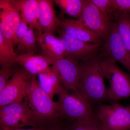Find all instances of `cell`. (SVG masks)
I'll return each instance as SVG.
<instances>
[{
	"label": "cell",
	"mask_w": 130,
	"mask_h": 130,
	"mask_svg": "<svg viewBox=\"0 0 130 130\" xmlns=\"http://www.w3.org/2000/svg\"><path fill=\"white\" fill-rule=\"evenodd\" d=\"M48 58L52 61V66L58 71L62 85L69 91L79 93L78 88L80 75L79 62L68 57Z\"/></svg>",
	"instance_id": "8fae6325"
},
{
	"label": "cell",
	"mask_w": 130,
	"mask_h": 130,
	"mask_svg": "<svg viewBox=\"0 0 130 130\" xmlns=\"http://www.w3.org/2000/svg\"><path fill=\"white\" fill-rule=\"evenodd\" d=\"M95 113L103 130H130V105L100 104Z\"/></svg>",
	"instance_id": "5b68a950"
},
{
	"label": "cell",
	"mask_w": 130,
	"mask_h": 130,
	"mask_svg": "<svg viewBox=\"0 0 130 130\" xmlns=\"http://www.w3.org/2000/svg\"><path fill=\"white\" fill-rule=\"evenodd\" d=\"M59 37L63 41L67 51L68 58L79 62H85L95 57L101 44V42L88 43L75 39L58 30Z\"/></svg>",
	"instance_id": "30bf717a"
},
{
	"label": "cell",
	"mask_w": 130,
	"mask_h": 130,
	"mask_svg": "<svg viewBox=\"0 0 130 130\" xmlns=\"http://www.w3.org/2000/svg\"><path fill=\"white\" fill-rule=\"evenodd\" d=\"M96 56L87 61L79 63L78 93L91 103L101 104L108 100L107 89L104 81L102 60Z\"/></svg>",
	"instance_id": "6da1fadb"
},
{
	"label": "cell",
	"mask_w": 130,
	"mask_h": 130,
	"mask_svg": "<svg viewBox=\"0 0 130 130\" xmlns=\"http://www.w3.org/2000/svg\"><path fill=\"white\" fill-rule=\"evenodd\" d=\"M113 17L121 40L130 54V17L120 13H114Z\"/></svg>",
	"instance_id": "44dd1931"
},
{
	"label": "cell",
	"mask_w": 130,
	"mask_h": 130,
	"mask_svg": "<svg viewBox=\"0 0 130 130\" xmlns=\"http://www.w3.org/2000/svg\"><path fill=\"white\" fill-rule=\"evenodd\" d=\"M17 64L1 66L0 69V91L5 88L9 79L17 71L19 67Z\"/></svg>",
	"instance_id": "603a6c76"
},
{
	"label": "cell",
	"mask_w": 130,
	"mask_h": 130,
	"mask_svg": "<svg viewBox=\"0 0 130 130\" xmlns=\"http://www.w3.org/2000/svg\"><path fill=\"white\" fill-rule=\"evenodd\" d=\"M1 129L2 130H45V127H35L28 128V129H23L22 128H16V129H11L1 127Z\"/></svg>",
	"instance_id": "f1b7e54d"
},
{
	"label": "cell",
	"mask_w": 130,
	"mask_h": 130,
	"mask_svg": "<svg viewBox=\"0 0 130 130\" xmlns=\"http://www.w3.org/2000/svg\"><path fill=\"white\" fill-rule=\"evenodd\" d=\"M38 43L41 48L42 54L48 57L62 58L67 57V51L63 41L54 35L36 31Z\"/></svg>",
	"instance_id": "9a60e30c"
},
{
	"label": "cell",
	"mask_w": 130,
	"mask_h": 130,
	"mask_svg": "<svg viewBox=\"0 0 130 130\" xmlns=\"http://www.w3.org/2000/svg\"><path fill=\"white\" fill-rule=\"evenodd\" d=\"M16 63L21 66L32 76H37L46 71L52 66V61L47 56L42 54H26L18 55Z\"/></svg>",
	"instance_id": "5bb4252c"
},
{
	"label": "cell",
	"mask_w": 130,
	"mask_h": 130,
	"mask_svg": "<svg viewBox=\"0 0 130 130\" xmlns=\"http://www.w3.org/2000/svg\"><path fill=\"white\" fill-rule=\"evenodd\" d=\"M70 130H103L100 121L97 119L92 121H73Z\"/></svg>",
	"instance_id": "cb8c5ba5"
},
{
	"label": "cell",
	"mask_w": 130,
	"mask_h": 130,
	"mask_svg": "<svg viewBox=\"0 0 130 130\" xmlns=\"http://www.w3.org/2000/svg\"><path fill=\"white\" fill-rule=\"evenodd\" d=\"M104 49L105 56L119 61L130 73V54L121 40L115 21L111 24Z\"/></svg>",
	"instance_id": "7c38bea8"
},
{
	"label": "cell",
	"mask_w": 130,
	"mask_h": 130,
	"mask_svg": "<svg viewBox=\"0 0 130 130\" xmlns=\"http://www.w3.org/2000/svg\"><path fill=\"white\" fill-rule=\"evenodd\" d=\"M59 30L75 39L88 43L100 42L101 38L85 28L78 20H61Z\"/></svg>",
	"instance_id": "4fadbf2b"
},
{
	"label": "cell",
	"mask_w": 130,
	"mask_h": 130,
	"mask_svg": "<svg viewBox=\"0 0 130 130\" xmlns=\"http://www.w3.org/2000/svg\"><path fill=\"white\" fill-rule=\"evenodd\" d=\"M28 24L21 18V22L16 30L14 38V46L20 42L27 32L29 27Z\"/></svg>",
	"instance_id": "4316f807"
},
{
	"label": "cell",
	"mask_w": 130,
	"mask_h": 130,
	"mask_svg": "<svg viewBox=\"0 0 130 130\" xmlns=\"http://www.w3.org/2000/svg\"><path fill=\"white\" fill-rule=\"evenodd\" d=\"M34 30V29L29 26L27 32L14 51L18 55L26 54H36L38 51L39 45Z\"/></svg>",
	"instance_id": "d6986e66"
},
{
	"label": "cell",
	"mask_w": 130,
	"mask_h": 130,
	"mask_svg": "<svg viewBox=\"0 0 130 130\" xmlns=\"http://www.w3.org/2000/svg\"><path fill=\"white\" fill-rule=\"evenodd\" d=\"M21 20V12L12 0H0V32L13 47L15 33Z\"/></svg>",
	"instance_id": "9c48e42d"
},
{
	"label": "cell",
	"mask_w": 130,
	"mask_h": 130,
	"mask_svg": "<svg viewBox=\"0 0 130 130\" xmlns=\"http://www.w3.org/2000/svg\"><path fill=\"white\" fill-rule=\"evenodd\" d=\"M14 47L3 37L0 32V65L16 64L18 55L13 49Z\"/></svg>",
	"instance_id": "7402d4cb"
},
{
	"label": "cell",
	"mask_w": 130,
	"mask_h": 130,
	"mask_svg": "<svg viewBox=\"0 0 130 130\" xmlns=\"http://www.w3.org/2000/svg\"><path fill=\"white\" fill-rule=\"evenodd\" d=\"M54 2L60 8L62 14L78 19L83 10L85 0H55Z\"/></svg>",
	"instance_id": "ffe728a7"
},
{
	"label": "cell",
	"mask_w": 130,
	"mask_h": 130,
	"mask_svg": "<svg viewBox=\"0 0 130 130\" xmlns=\"http://www.w3.org/2000/svg\"><path fill=\"white\" fill-rule=\"evenodd\" d=\"M45 130H70V128L63 126L59 123L45 127Z\"/></svg>",
	"instance_id": "83f0119b"
},
{
	"label": "cell",
	"mask_w": 130,
	"mask_h": 130,
	"mask_svg": "<svg viewBox=\"0 0 130 130\" xmlns=\"http://www.w3.org/2000/svg\"><path fill=\"white\" fill-rule=\"evenodd\" d=\"M0 130H2L1 129H0Z\"/></svg>",
	"instance_id": "f546056e"
},
{
	"label": "cell",
	"mask_w": 130,
	"mask_h": 130,
	"mask_svg": "<svg viewBox=\"0 0 130 130\" xmlns=\"http://www.w3.org/2000/svg\"><path fill=\"white\" fill-rule=\"evenodd\" d=\"M78 20L85 28L106 40L112 22L111 18L102 13L91 1L85 0L81 17Z\"/></svg>",
	"instance_id": "ba28073f"
},
{
	"label": "cell",
	"mask_w": 130,
	"mask_h": 130,
	"mask_svg": "<svg viewBox=\"0 0 130 130\" xmlns=\"http://www.w3.org/2000/svg\"><path fill=\"white\" fill-rule=\"evenodd\" d=\"M38 2L40 13L39 22L43 33L54 35L58 31L61 20L55 13L54 1L38 0Z\"/></svg>",
	"instance_id": "2e32d148"
},
{
	"label": "cell",
	"mask_w": 130,
	"mask_h": 130,
	"mask_svg": "<svg viewBox=\"0 0 130 130\" xmlns=\"http://www.w3.org/2000/svg\"><path fill=\"white\" fill-rule=\"evenodd\" d=\"M0 125L11 129L25 126L40 127L25 101L14 103L0 107Z\"/></svg>",
	"instance_id": "8992f818"
},
{
	"label": "cell",
	"mask_w": 130,
	"mask_h": 130,
	"mask_svg": "<svg viewBox=\"0 0 130 130\" xmlns=\"http://www.w3.org/2000/svg\"><path fill=\"white\" fill-rule=\"evenodd\" d=\"M116 62L110 57H102L104 77L109 84L108 100L113 102L130 97V75L120 69Z\"/></svg>",
	"instance_id": "277c9868"
},
{
	"label": "cell",
	"mask_w": 130,
	"mask_h": 130,
	"mask_svg": "<svg viewBox=\"0 0 130 130\" xmlns=\"http://www.w3.org/2000/svg\"><path fill=\"white\" fill-rule=\"evenodd\" d=\"M18 7L21 18L30 27L38 32H43L39 22V5L38 0H12Z\"/></svg>",
	"instance_id": "e0dca14e"
},
{
	"label": "cell",
	"mask_w": 130,
	"mask_h": 130,
	"mask_svg": "<svg viewBox=\"0 0 130 130\" xmlns=\"http://www.w3.org/2000/svg\"><path fill=\"white\" fill-rule=\"evenodd\" d=\"M40 127H46L59 123L66 119L58 103L41 88L36 76H32L28 95L25 99Z\"/></svg>",
	"instance_id": "7a4b0ae2"
},
{
	"label": "cell",
	"mask_w": 130,
	"mask_h": 130,
	"mask_svg": "<svg viewBox=\"0 0 130 130\" xmlns=\"http://www.w3.org/2000/svg\"><path fill=\"white\" fill-rule=\"evenodd\" d=\"M91 1L102 13L114 19L112 0H91Z\"/></svg>",
	"instance_id": "d4e9b609"
},
{
	"label": "cell",
	"mask_w": 130,
	"mask_h": 130,
	"mask_svg": "<svg viewBox=\"0 0 130 130\" xmlns=\"http://www.w3.org/2000/svg\"><path fill=\"white\" fill-rule=\"evenodd\" d=\"M57 103L66 119L73 121H88L96 119L91 103L79 93H69L64 88L58 95Z\"/></svg>",
	"instance_id": "3957f363"
},
{
	"label": "cell",
	"mask_w": 130,
	"mask_h": 130,
	"mask_svg": "<svg viewBox=\"0 0 130 130\" xmlns=\"http://www.w3.org/2000/svg\"><path fill=\"white\" fill-rule=\"evenodd\" d=\"M112 2L114 13H123L130 17V0H112Z\"/></svg>",
	"instance_id": "484cf974"
},
{
	"label": "cell",
	"mask_w": 130,
	"mask_h": 130,
	"mask_svg": "<svg viewBox=\"0 0 130 130\" xmlns=\"http://www.w3.org/2000/svg\"><path fill=\"white\" fill-rule=\"evenodd\" d=\"M37 76L40 87L52 99L65 88L61 83L58 71L53 66Z\"/></svg>",
	"instance_id": "ac0fdd59"
},
{
	"label": "cell",
	"mask_w": 130,
	"mask_h": 130,
	"mask_svg": "<svg viewBox=\"0 0 130 130\" xmlns=\"http://www.w3.org/2000/svg\"><path fill=\"white\" fill-rule=\"evenodd\" d=\"M32 76L23 68H19L5 88L0 91V107L21 102L25 99Z\"/></svg>",
	"instance_id": "52a82bcc"
}]
</instances>
